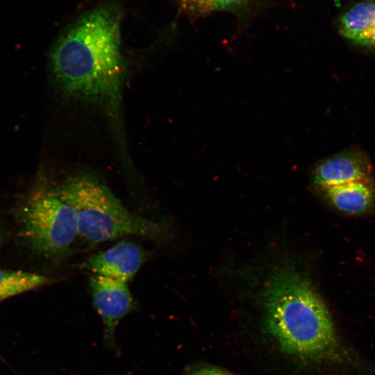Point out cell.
Instances as JSON below:
<instances>
[{"label":"cell","instance_id":"1","mask_svg":"<svg viewBox=\"0 0 375 375\" xmlns=\"http://www.w3.org/2000/svg\"><path fill=\"white\" fill-rule=\"evenodd\" d=\"M121 19L119 8L101 5L81 15L60 35L50 53V65L64 93L117 107L124 72Z\"/></svg>","mask_w":375,"mask_h":375},{"label":"cell","instance_id":"2","mask_svg":"<svg viewBox=\"0 0 375 375\" xmlns=\"http://www.w3.org/2000/svg\"><path fill=\"white\" fill-rule=\"evenodd\" d=\"M263 303L267 330L283 351L306 360L342 358L330 312L308 279L293 267L273 272Z\"/></svg>","mask_w":375,"mask_h":375},{"label":"cell","instance_id":"3","mask_svg":"<svg viewBox=\"0 0 375 375\" xmlns=\"http://www.w3.org/2000/svg\"><path fill=\"white\" fill-rule=\"evenodd\" d=\"M73 206L78 238L97 244L125 235L151 240L163 237L161 226L128 210L96 176L80 174L58 185Z\"/></svg>","mask_w":375,"mask_h":375},{"label":"cell","instance_id":"4","mask_svg":"<svg viewBox=\"0 0 375 375\" xmlns=\"http://www.w3.org/2000/svg\"><path fill=\"white\" fill-rule=\"evenodd\" d=\"M19 236L36 255L51 260L64 257L78 235L73 206L58 185L38 179L15 208Z\"/></svg>","mask_w":375,"mask_h":375},{"label":"cell","instance_id":"5","mask_svg":"<svg viewBox=\"0 0 375 375\" xmlns=\"http://www.w3.org/2000/svg\"><path fill=\"white\" fill-rule=\"evenodd\" d=\"M94 306L104 326L105 338H112L119 321L132 312L135 301L127 283L93 274L89 281Z\"/></svg>","mask_w":375,"mask_h":375},{"label":"cell","instance_id":"6","mask_svg":"<svg viewBox=\"0 0 375 375\" xmlns=\"http://www.w3.org/2000/svg\"><path fill=\"white\" fill-rule=\"evenodd\" d=\"M148 254L141 244L122 240L106 250L89 256L83 262L82 267L93 274L127 283L145 262Z\"/></svg>","mask_w":375,"mask_h":375},{"label":"cell","instance_id":"7","mask_svg":"<svg viewBox=\"0 0 375 375\" xmlns=\"http://www.w3.org/2000/svg\"><path fill=\"white\" fill-rule=\"evenodd\" d=\"M371 165L362 151L351 149L322 162L313 173V182L322 188L369 178Z\"/></svg>","mask_w":375,"mask_h":375},{"label":"cell","instance_id":"8","mask_svg":"<svg viewBox=\"0 0 375 375\" xmlns=\"http://www.w3.org/2000/svg\"><path fill=\"white\" fill-rule=\"evenodd\" d=\"M322 190L330 203L346 214L364 213L375 203V186L370 178L325 187Z\"/></svg>","mask_w":375,"mask_h":375},{"label":"cell","instance_id":"9","mask_svg":"<svg viewBox=\"0 0 375 375\" xmlns=\"http://www.w3.org/2000/svg\"><path fill=\"white\" fill-rule=\"evenodd\" d=\"M374 26L375 1L356 3L339 19L340 32L353 42Z\"/></svg>","mask_w":375,"mask_h":375},{"label":"cell","instance_id":"10","mask_svg":"<svg viewBox=\"0 0 375 375\" xmlns=\"http://www.w3.org/2000/svg\"><path fill=\"white\" fill-rule=\"evenodd\" d=\"M53 282V278L35 273L0 269V302Z\"/></svg>","mask_w":375,"mask_h":375},{"label":"cell","instance_id":"11","mask_svg":"<svg viewBox=\"0 0 375 375\" xmlns=\"http://www.w3.org/2000/svg\"><path fill=\"white\" fill-rule=\"evenodd\" d=\"M179 10L192 17L204 16L216 11H234L246 6L250 0H175Z\"/></svg>","mask_w":375,"mask_h":375},{"label":"cell","instance_id":"12","mask_svg":"<svg viewBox=\"0 0 375 375\" xmlns=\"http://www.w3.org/2000/svg\"><path fill=\"white\" fill-rule=\"evenodd\" d=\"M354 42L366 47L375 49V26L359 37Z\"/></svg>","mask_w":375,"mask_h":375},{"label":"cell","instance_id":"13","mask_svg":"<svg viewBox=\"0 0 375 375\" xmlns=\"http://www.w3.org/2000/svg\"><path fill=\"white\" fill-rule=\"evenodd\" d=\"M190 375H230L226 372L216 367H205L194 372Z\"/></svg>","mask_w":375,"mask_h":375},{"label":"cell","instance_id":"14","mask_svg":"<svg viewBox=\"0 0 375 375\" xmlns=\"http://www.w3.org/2000/svg\"><path fill=\"white\" fill-rule=\"evenodd\" d=\"M1 241H2V239H1V233H0V244H1Z\"/></svg>","mask_w":375,"mask_h":375}]
</instances>
